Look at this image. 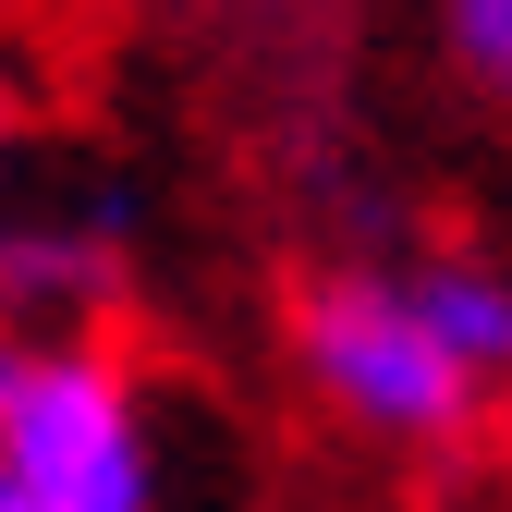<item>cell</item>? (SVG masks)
I'll list each match as a JSON object with an SVG mask.
<instances>
[{
    "instance_id": "6da1fadb",
    "label": "cell",
    "mask_w": 512,
    "mask_h": 512,
    "mask_svg": "<svg viewBox=\"0 0 512 512\" xmlns=\"http://www.w3.org/2000/svg\"><path fill=\"white\" fill-rule=\"evenodd\" d=\"M0 476L49 512H159L147 391L98 330H0Z\"/></svg>"
},
{
    "instance_id": "7a4b0ae2",
    "label": "cell",
    "mask_w": 512,
    "mask_h": 512,
    "mask_svg": "<svg viewBox=\"0 0 512 512\" xmlns=\"http://www.w3.org/2000/svg\"><path fill=\"white\" fill-rule=\"evenodd\" d=\"M293 354L317 378V403L354 415L366 439H452L476 415V391H488L439 342V317L415 305L403 269H317L293 293Z\"/></svg>"
},
{
    "instance_id": "3957f363",
    "label": "cell",
    "mask_w": 512,
    "mask_h": 512,
    "mask_svg": "<svg viewBox=\"0 0 512 512\" xmlns=\"http://www.w3.org/2000/svg\"><path fill=\"white\" fill-rule=\"evenodd\" d=\"M122 232H135V196L0 220V330H98V305L122 293Z\"/></svg>"
},
{
    "instance_id": "277c9868",
    "label": "cell",
    "mask_w": 512,
    "mask_h": 512,
    "mask_svg": "<svg viewBox=\"0 0 512 512\" xmlns=\"http://www.w3.org/2000/svg\"><path fill=\"white\" fill-rule=\"evenodd\" d=\"M415 305L439 317V342H452L488 391L512 378V269H488V256H415Z\"/></svg>"
},
{
    "instance_id": "5b68a950",
    "label": "cell",
    "mask_w": 512,
    "mask_h": 512,
    "mask_svg": "<svg viewBox=\"0 0 512 512\" xmlns=\"http://www.w3.org/2000/svg\"><path fill=\"white\" fill-rule=\"evenodd\" d=\"M439 49H452V74L476 98L512 110V0H439Z\"/></svg>"
},
{
    "instance_id": "8992f818",
    "label": "cell",
    "mask_w": 512,
    "mask_h": 512,
    "mask_svg": "<svg viewBox=\"0 0 512 512\" xmlns=\"http://www.w3.org/2000/svg\"><path fill=\"white\" fill-rule=\"evenodd\" d=\"M13 135H25V98H13V61H0V183H13Z\"/></svg>"
},
{
    "instance_id": "52a82bcc",
    "label": "cell",
    "mask_w": 512,
    "mask_h": 512,
    "mask_svg": "<svg viewBox=\"0 0 512 512\" xmlns=\"http://www.w3.org/2000/svg\"><path fill=\"white\" fill-rule=\"evenodd\" d=\"M0 512H49V500H25V488H13V476H0Z\"/></svg>"
}]
</instances>
